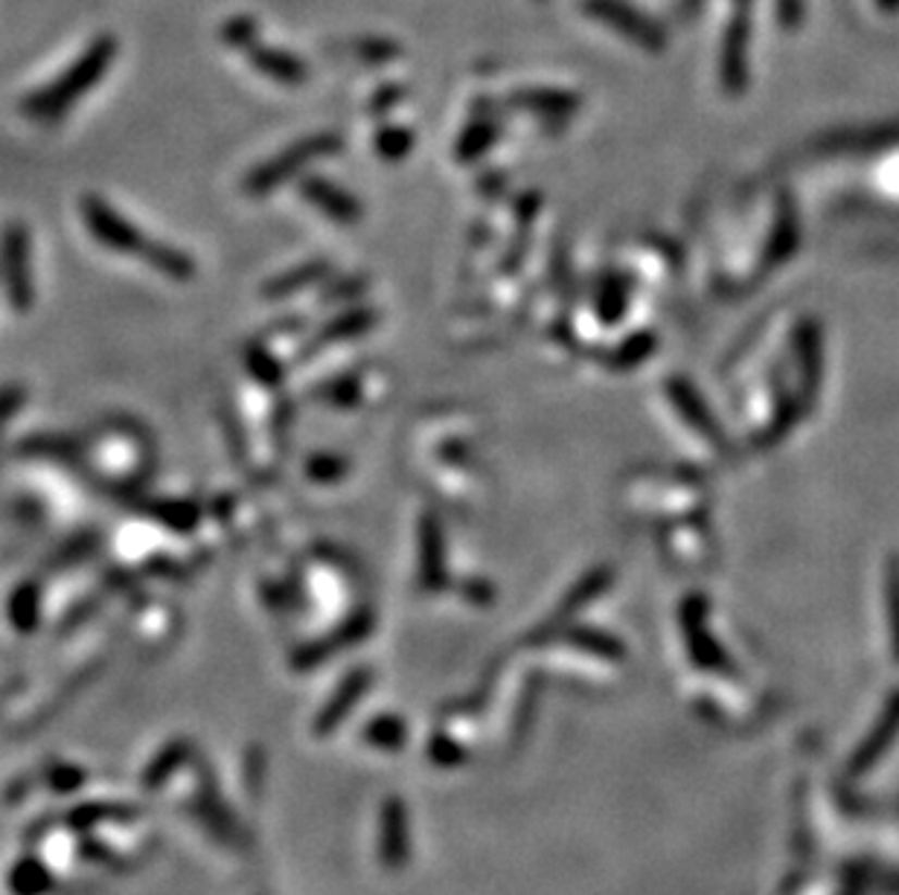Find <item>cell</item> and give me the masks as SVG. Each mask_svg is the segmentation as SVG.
Returning <instances> with one entry per match:
<instances>
[{
  "mask_svg": "<svg viewBox=\"0 0 899 895\" xmlns=\"http://www.w3.org/2000/svg\"><path fill=\"white\" fill-rule=\"evenodd\" d=\"M419 579L428 591L445 587V535L434 514H426L419 526Z\"/></svg>",
  "mask_w": 899,
  "mask_h": 895,
  "instance_id": "cell-6",
  "label": "cell"
},
{
  "mask_svg": "<svg viewBox=\"0 0 899 895\" xmlns=\"http://www.w3.org/2000/svg\"><path fill=\"white\" fill-rule=\"evenodd\" d=\"M300 196H304L318 213L327 215L330 222L344 224V227L358 224L361 222V215H365L361 201L344 187H338L335 181H330V177L306 175L304 181H300Z\"/></svg>",
  "mask_w": 899,
  "mask_h": 895,
  "instance_id": "cell-5",
  "label": "cell"
},
{
  "mask_svg": "<svg viewBox=\"0 0 899 895\" xmlns=\"http://www.w3.org/2000/svg\"><path fill=\"white\" fill-rule=\"evenodd\" d=\"M3 274H7V297L12 309L29 311L36 300V285H33V253H29V233L24 224H10L3 236Z\"/></svg>",
  "mask_w": 899,
  "mask_h": 895,
  "instance_id": "cell-4",
  "label": "cell"
},
{
  "mask_svg": "<svg viewBox=\"0 0 899 895\" xmlns=\"http://www.w3.org/2000/svg\"><path fill=\"white\" fill-rule=\"evenodd\" d=\"M341 149H344V140L332 132L304 137V140L292 142V146H285V149H280L276 154H271L266 163H259V166L245 177V192L254 198L271 196L276 187H283L285 181H292V177H297L300 172H306L309 163H315V160L321 158H332V154H338Z\"/></svg>",
  "mask_w": 899,
  "mask_h": 895,
  "instance_id": "cell-2",
  "label": "cell"
},
{
  "mask_svg": "<svg viewBox=\"0 0 899 895\" xmlns=\"http://www.w3.org/2000/svg\"><path fill=\"white\" fill-rule=\"evenodd\" d=\"M12 622L19 625L21 631H29L33 625H36L38 620V591L36 585H21L19 591H15V596H12Z\"/></svg>",
  "mask_w": 899,
  "mask_h": 895,
  "instance_id": "cell-16",
  "label": "cell"
},
{
  "mask_svg": "<svg viewBox=\"0 0 899 895\" xmlns=\"http://www.w3.org/2000/svg\"><path fill=\"white\" fill-rule=\"evenodd\" d=\"M509 102H516L518 108H527V111H535V114L547 116H562L568 114L570 108H577V99L570 97V94L553 88H525L518 90V94H513Z\"/></svg>",
  "mask_w": 899,
  "mask_h": 895,
  "instance_id": "cell-13",
  "label": "cell"
},
{
  "mask_svg": "<svg viewBox=\"0 0 899 895\" xmlns=\"http://www.w3.org/2000/svg\"><path fill=\"white\" fill-rule=\"evenodd\" d=\"M309 477L318 480V483H335L347 474V462L335 457V453H318L309 460Z\"/></svg>",
  "mask_w": 899,
  "mask_h": 895,
  "instance_id": "cell-18",
  "label": "cell"
},
{
  "mask_svg": "<svg viewBox=\"0 0 899 895\" xmlns=\"http://www.w3.org/2000/svg\"><path fill=\"white\" fill-rule=\"evenodd\" d=\"M495 137H498V125L492 120H478V123L466 125V132L457 140V158L478 160L495 142Z\"/></svg>",
  "mask_w": 899,
  "mask_h": 895,
  "instance_id": "cell-14",
  "label": "cell"
},
{
  "mask_svg": "<svg viewBox=\"0 0 899 895\" xmlns=\"http://www.w3.org/2000/svg\"><path fill=\"white\" fill-rule=\"evenodd\" d=\"M365 738L370 745L382 747V750H399L402 742H405V724L396 716H379V719L367 724Z\"/></svg>",
  "mask_w": 899,
  "mask_h": 895,
  "instance_id": "cell-15",
  "label": "cell"
},
{
  "mask_svg": "<svg viewBox=\"0 0 899 895\" xmlns=\"http://www.w3.org/2000/svg\"><path fill=\"white\" fill-rule=\"evenodd\" d=\"M382 860L387 869H402L408 860V811L399 797H391L382 806Z\"/></svg>",
  "mask_w": 899,
  "mask_h": 895,
  "instance_id": "cell-7",
  "label": "cell"
},
{
  "mask_svg": "<svg viewBox=\"0 0 899 895\" xmlns=\"http://www.w3.org/2000/svg\"><path fill=\"white\" fill-rule=\"evenodd\" d=\"M178 756H181V747H178V745H175V750H167V754L158 756V759H155V762H152V768H149V773H146V785H149V788H155L158 782L167 780V776H170L172 762H175Z\"/></svg>",
  "mask_w": 899,
  "mask_h": 895,
  "instance_id": "cell-20",
  "label": "cell"
},
{
  "mask_svg": "<svg viewBox=\"0 0 899 895\" xmlns=\"http://www.w3.org/2000/svg\"><path fill=\"white\" fill-rule=\"evenodd\" d=\"M245 53H248L250 64H254L262 76L280 82V85H304V82L309 79V67H306L297 55L285 53V50L250 41V45L245 47Z\"/></svg>",
  "mask_w": 899,
  "mask_h": 895,
  "instance_id": "cell-9",
  "label": "cell"
},
{
  "mask_svg": "<svg viewBox=\"0 0 899 895\" xmlns=\"http://www.w3.org/2000/svg\"><path fill=\"white\" fill-rule=\"evenodd\" d=\"M330 271H332V265L327 262V259H312V262H304V265H294V268H288L285 274L271 276V279L266 283V288H262V297H268V300L292 297V294L304 291V288H309V285L323 283V279L330 276Z\"/></svg>",
  "mask_w": 899,
  "mask_h": 895,
  "instance_id": "cell-10",
  "label": "cell"
},
{
  "mask_svg": "<svg viewBox=\"0 0 899 895\" xmlns=\"http://www.w3.org/2000/svg\"><path fill=\"white\" fill-rule=\"evenodd\" d=\"M373 323H375L373 309L344 311V314H338V318L332 320L330 326H323L321 332H318V337H315L309 349H318V346H323V344H338V340H353V337L370 332Z\"/></svg>",
  "mask_w": 899,
  "mask_h": 895,
  "instance_id": "cell-12",
  "label": "cell"
},
{
  "mask_svg": "<svg viewBox=\"0 0 899 895\" xmlns=\"http://www.w3.org/2000/svg\"><path fill=\"white\" fill-rule=\"evenodd\" d=\"M114 38H97V41L73 62V67H67L59 79H53L50 85H45V88L33 90V94L24 99V105L21 108H24L33 120L53 123V120H59L62 114H67L94 85H99V79L106 76V71L111 67V62H114Z\"/></svg>",
  "mask_w": 899,
  "mask_h": 895,
  "instance_id": "cell-1",
  "label": "cell"
},
{
  "mask_svg": "<svg viewBox=\"0 0 899 895\" xmlns=\"http://www.w3.org/2000/svg\"><path fill=\"white\" fill-rule=\"evenodd\" d=\"M82 222L88 227V233L102 245V248L114 250V253H125V257H143L149 248V236L132 222L125 219L120 210L108 204L106 198L85 196L79 201Z\"/></svg>",
  "mask_w": 899,
  "mask_h": 895,
  "instance_id": "cell-3",
  "label": "cell"
},
{
  "mask_svg": "<svg viewBox=\"0 0 899 895\" xmlns=\"http://www.w3.org/2000/svg\"><path fill=\"white\" fill-rule=\"evenodd\" d=\"M375 149L382 154L384 160H402L414 149V134L402 125H391V128H382L379 137H375Z\"/></svg>",
  "mask_w": 899,
  "mask_h": 895,
  "instance_id": "cell-17",
  "label": "cell"
},
{
  "mask_svg": "<svg viewBox=\"0 0 899 895\" xmlns=\"http://www.w3.org/2000/svg\"><path fill=\"white\" fill-rule=\"evenodd\" d=\"M140 259L149 268H155L158 274L170 276L175 283H187L196 276V259L189 257L187 250L167 245V241H149V248Z\"/></svg>",
  "mask_w": 899,
  "mask_h": 895,
  "instance_id": "cell-11",
  "label": "cell"
},
{
  "mask_svg": "<svg viewBox=\"0 0 899 895\" xmlns=\"http://www.w3.org/2000/svg\"><path fill=\"white\" fill-rule=\"evenodd\" d=\"M367 686H370V672H367V669H353V672L338 683V689L332 692V698L323 704V709L318 712V719H315V730H318L321 736L323 733H332L341 721L347 719V712L356 707Z\"/></svg>",
  "mask_w": 899,
  "mask_h": 895,
  "instance_id": "cell-8",
  "label": "cell"
},
{
  "mask_svg": "<svg viewBox=\"0 0 899 895\" xmlns=\"http://www.w3.org/2000/svg\"><path fill=\"white\" fill-rule=\"evenodd\" d=\"M196 506L187 504V500H163V504H158V518L175 526V530H189L196 523Z\"/></svg>",
  "mask_w": 899,
  "mask_h": 895,
  "instance_id": "cell-19",
  "label": "cell"
}]
</instances>
